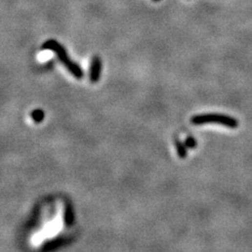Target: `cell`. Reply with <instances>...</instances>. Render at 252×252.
Here are the masks:
<instances>
[{
	"label": "cell",
	"instance_id": "1",
	"mask_svg": "<svg viewBox=\"0 0 252 252\" xmlns=\"http://www.w3.org/2000/svg\"><path fill=\"white\" fill-rule=\"evenodd\" d=\"M43 48L44 50H50L56 53V55L58 56L60 61L65 65V67L68 69L69 72L73 74L74 77H76L77 79H81L83 73L81 71V68L79 67V65H77L76 63L72 62L71 59H69L68 55L66 54L65 48L63 47L59 42H57L56 40H47L45 43L43 44Z\"/></svg>",
	"mask_w": 252,
	"mask_h": 252
},
{
	"label": "cell",
	"instance_id": "2",
	"mask_svg": "<svg viewBox=\"0 0 252 252\" xmlns=\"http://www.w3.org/2000/svg\"><path fill=\"white\" fill-rule=\"evenodd\" d=\"M191 123L194 125H202L207 123H219L225 126V127L229 128H236L239 122L235 119L224 116V115H218V114H207V115H200L195 116L191 119Z\"/></svg>",
	"mask_w": 252,
	"mask_h": 252
},
{
	"label": "cell",
	"instance_id": "3",
	"mask_svg": "<svg viewBox=\"0 0 252 252\" xmlns=\"http://www.w3.org/2000/svg\"><path fill=\"white\" fill-rule=\"evenodd\" d=\"M101 66L102 63L99 57H94L92 61V65H90V81L92 82H97L100 78V73H101Z\"/></svg>",
	"mask_w": 252,
	"mask_h": 252
},
{
	"label": "cell",
	"instance_id": "4",
	"mask_svg": "<svg viewBox=\"0 0 252 252\" xmlns=\"http://www.w3.org/2000/svg\"><path fill=\"white\" fill-rule=\"evenodd\" d=\"M176 146H177V151L179 153V157L180 158L186 157L187 152H186V145H185V143H181L179 140H177V141H176Z\"/></svg>",
	"mask_w": 252,
	"mask_h": 252
},
{
	"label": "cell",
	"instance_id": "5",
	"mask_svg": "<svg viewBox=\"0 0 252 252\" xmlns=\"http://www.w3.org/2000/svg\"><path fill=\"white\" fill-rule=\"evenodd\" d=\"M43 118H44V113L42 110H40V109L34 110L33 113H32V119H33L35 122L39 123V122H41L42 120H43Z\"/></svg>",
	"mask_w": 252,
	"mask_h": 252
},
{
	"label": "cell",
	"instance_id": "6",
	"mask_svg": "<svg viewBox=\"0 0 252 252\" xmlns=\"http://www.w3.org/2000/svg\"><path fill=\"white\" fill-rule=\"evenodd\" d=\"M185 145L186 147H189V148H193V147L197 146V143H195V140L188 137L186 140H185Z\"/></svg>",
	"mask_w": 252,
	"mask_h": 252
},
{
	"label": "cell",
	"instance_id": "7",
	"mask_svg": "<svg viewBox=\"0 0 252 252\" xmlns=\"http://www.w3.org/2000/svg\"><path fill=\"white\" fill-rule=\"evenodd\" d=\"M155 1H159V0H155Z\"/></svg>",
	"mask_w": 252,
	"mask_h": 252
}]
</instances>
